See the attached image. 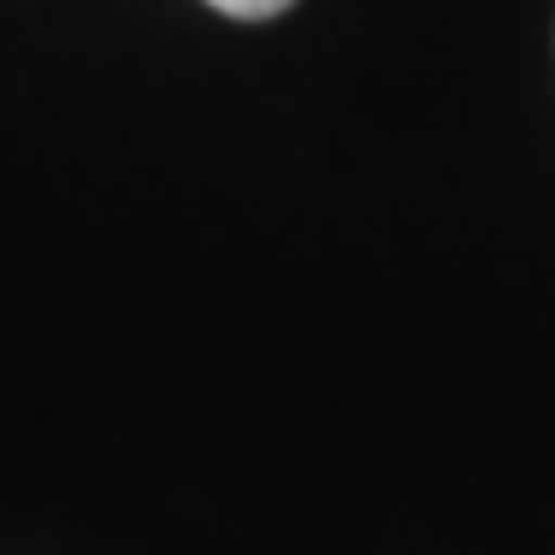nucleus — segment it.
<instances>
[{
  "instance_id": "1",
  "label": "nucleus",
  "mask_w": 555,
  "mask_h": 555,
  "mask_svg": "<svg viewBox=\"0 0 555 555\" xmlns=\"http://www.w3.org/2000/svg\"><path fill=\"white\" fill-rule=\"evenodd\" d=\"M216 12L227 17H244V23H256V17H278L284 7H295V0H210Z\"/></svg>"
}]
</instances>
